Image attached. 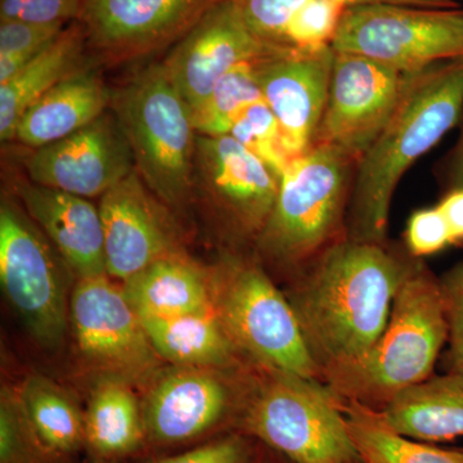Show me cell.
<instances>
[{
	"label": "cell",
	"mask_w": 463,
	"mask_h": 463,
	"mask_svg": "<svg viewBox=\"0 0 463 463\" xmlns=\"http://www.w3.org/2000/svg\"><path fill=\"white\" fill-rule=\"evenodd\" d=\"M414 259L389 242L345 237L301 269L288 300L322 376L354 364L373 349Z\"/></svg>",
	"instance_id": "cell-1"
},
{
	"label": "cell",
	"mask_w": 463,
	"mask_h": 463,
	"mask_svg": "<svg viewBox=\"0 0 463 463\" xmlns=\"http://www.w3.org/2000/svg\"><path fill=\"white\" fill-rule=\"evenodd\" d=\"M463 114V58L410 72L388 124L356 166L346 237L386 243L390 206L405 172L458 127Z\"/></svg>",
	"instance_id": "cell-2"
},
{
	"label": "cell",
	"mask_w": 463,
	"mask_h": 463,
	"mask_svg": "<svg viewBox=\"0 0 463 463\" xmlns=\"http://www.w3.org/2000/svg\"><path fill=\"white\" fill-rule=\"evenodd\" d=\"M447 340L440 283L422 259H414L373 349L323 380L337 397L379 411L402 390L431 376Z\"/></svg>",
	"instance_id": "cell-3"
},
{
	"label": "cell",
	"mask_w": 463,
	"mask_h": 463,
	"mask_svg": "<svg viewBox=\"0 0 463 463\" xmlns=\"http://www.w3.org/2000/svg\"><path fill=\"white\" fill-rule=\"evenodd\" d=\"M359 161L316 146L289 163L255 251L261 260L303 269L346 237V214Z\"/></svg>",
	"instance_id": "cell-4"
},
{
	"label": "cell",
	"mask_w": 463,
	"mask_h": 463,
	"mask_svg": "<svg viewBox=\"0 0 463 463\" xmlns=\"http://www.w3.org/2000/svg\"><path fill=\"white\" fill-rule=\"evenodd\" d=\"M111 109L132 148L136 170L152 194L169 209L192 203L199 133L163 62L143 67L112 88Z\"/></svg>",
	"instance_id": "cell-5"
},
{
	"label": "cell",
	"mask_w": 463,
	"mask_h": 463,
	"mask_svg": "<svg viewBox=\"0 0 463 463\" xmlns=\"http://www.w3.org/2000/svg\"><path fill=\"white\" fill-rule=\"evenodd\" d=\"M212 286L215 313L234 346L270 371L323 380L294 307L260 264L228 255Z\"/></svg>",
	"instance_id": "cell-6"
},
{
	"label": "cell",
	"mask_w": 463,
	"mask_h": 463,
	"mask_svg": "<svg viewBox=\"0 0 463 463\" xmlns=\"http://www.w3.org/2000/svg\"><path fill=\"white\" fill-rule=\"evenodd\" d=\"M272 373L243 408L239 431L292 463H362L341 398L319 380Z\"/></svg>",
	"instance_id": "cell-7"
},
{
	"label": "cell",
	"mask_w": 463,
	"mask_h": 463,
	"mask_svg": "<svg viewBox=\"0 0 463 463\" xmlns=\"http://www.w3.org/2000/svg\"><path fill=\"white\" fill-rule=\"evenodd\" d=\"M332 48L414 72L463 58V9L353 5L344 12Z\"/></svg>",
	"instance_id": "cell-8"
},
{
	"label": "cell",
	"mask_w": 463,
	"mask_h": 463,
	"mask_svg": "<svg viewBox=\"0 0 463 463\" xmlns=\"http://www.w3.org/2000/svg\"><path fill=\"white\" fill-rule=\"evenodd\" d=\"M63 267L65 260L18 200L3 196L0 282L9 304L43 346H57L65 336Z\"/></svg>",
	"instance_id": "cell-9"
},
{
	"label": "cell",
	"mask_w": 463,
	"mask_h": 463,
	"mask_svg": "<svg viewBox=\"0 0 463 463\" xmlns=\"http://www.w3.org/2000/svg\"><path fill=\"white\" fill-rule=\"evenodd\" d=\"M279 176L231 136L197 137L194 197L234 245H252L272 214Z\"/></svg>",
	"instance_id": "cell-10"
},
{
	"label": "cell",
	"mask_w": 463,
	"mask_h": 463,
	"mask_svg": "<svg viewBox=\"0 0 463 463\" xmlns=\"http://www.w3.org/2000/svg\"><path fill=\"white\" fill-rule=\"evenodd\" d=\"M224 0H87L80 24L94 62L108 67L170 50Z\"/></svg>",
	"instance_id": "cell-11"
},
{
	"label": "cell",
	"mask_w": 463,
	"mask_h": 463,
	"mask_svg": "<svg viewBox=\"0 0 463 463\" xmlns=\"http://www.w3.org/2000/svg\"><path fill=\"white\" fill-rule=\"evenodd\" d=\"M69 310L76 343L91 365L127 383L155 370L160 356L142 319L108 274L79 279Z\"/></svg>",
	"instance_id": "cell-12"
},
{
	"label": "cell",
	"mask_w": 463,
	"mask_h": 463,
	"mask_svg": "<svg viewBox=\"0 0 463 463\" xmlns=\"http://www.w3.org/2000/svg\"><path fill=\"white\" fill-rule=\"evenodd\" d=\"M410 72L371 58L335 52L327 103L316 146H327L361 160L388 124Z\"/></svg>",
	"instance_id": "cell-13"
},
{
	"label": "cell",
	"mask_w": 463,
	"mask_h": 463,
	"mask_svg": "<svg viewBox=\"0 0 463 463\" xmlns=\"http://www.w3.org/2000/svg\"><path fill=\"white\" fill-rule=\"evenodd\" d=\"M21 164L30 182L90 200L100 199L136 170L132 148L111 109L61 141L27 149Z\"/></svg>",
	"instance_id": "cell-14"
},
{
	"label": "cell",
	"mask_w": 463,
	"mask_h": 463,
	"mask_svg": "<svg viewBox=\"0 0 463 463\" xmlns=\"http://www.w3.org/2000/svg\"><path fill=\"white\" fill-rule=\"evenodd\" d=\"M281 53L286 52L273 50L250 32L232 0H224L170 48L161 62L194 115L233 67Z\"/></svg>",
	"instance_id": "cell-15"
},
{
	"label": "cell",
	"mask_w": 463,
	"mask_h": 463,
	"mask_svg": "<svg viewBox=\"0 0 463 463\" xmlns=\"http://www.w3.org/2000/svg\"><path fill=\"white\" fill-rule=\"evenodd\" d=\"M109 279L127 281L158 259L182 252L165 203L137 170L99 199Z\"/></svg>",
	"instance_id": "cell-16"
},
{
	"label": "cell",
	"mask_w": 463,
	"mask_h": 463,
	"mask_svg": "<svg viewBox=\"0 0 463 463\" xmlns=\"http://www.w3.org/2000/svg\"><path fill=\"white\" fill-rule=\"evenodd\" d=\"M335 51H294L257 63L261 94L272 109L292 157L313 148L330 90Z\"/></svg>",
	"instance_id": "cell-17"
},
{
	"label": "cell",
	"mask_w": 463,
	"mask_h": 463,
	"mask_svg": "<svg viewBox=\"0 0 463 463\" xmlns=\"http://www.w3.org/2000/svg\"><path fill=\"white\" fill-rule=\"evenodd\" d=\"M227 386L199 368L166 374L142 405L146 441L172 447L197 440L224 422L230 412Z\"/></svg>",
	"instance_id": "cell-18"
},
{
	"label": "cell",
	"mask_w": 463,
	"mask_h": 463,
	"mask_svg": "<svg viewBox=\"0 0 463 463\" xmlns=\"http://www.w3.org/2000/svg\"><path fill=\"white\" fill-rule=\"evenodd\" d=\"M14 188L18 203L79 279L108 274L99 206L85 197L43 187L27 178L18 179Z\"/></svg>",
	"instance_id": "cell-19"
},
{
	"label": "cell",
	"mask_w": 463,
	"mask_h": 463,
	"mask_svg": "<svg viewBox=\"0 0 463 463\" xmlns=\"http://www.w3.org/2000/svg\"><path fill=\"white\" fill-rule=\"evenodd\" d=\"M103 69L90 66L61 81L21 116L14 141L36 149L83 129L111 109Z\"/></svg>",
	"instance_id": "cell-20"
},
{
	"label": "cell",
	"mask_w": 463,
	"mask_h": 463,
	"mask_svg": "<svg viewBox=\"0 0 463 463\" xmlns=\"http://www.w3.org/2000/svg\"><path fill=\"white\" fill-rule=\"evenodd\" d=\"M90 66L99 65L90 56L83 25L75 21L14 78L0 84V141L14 142L18 121L33 103Z\"/></svg>",
	"instance_id": "cell-21"
},
{
	"label": "cell",
	"mask_w": 463,
	"mask_h": 463,
	"mask_svg": "<svg viewBox=\"0 0 463 463\" xmlns=\"http://www.w3.org/2000/svg\"><path fill=\"white\" fill-rule=\"evenodd\" d=\"M377 412L392 431L416 440L463 438V376H430L399 392Z\"/></svg>",
	"instance_id": "cell-22"
},
{
	"label": "cell",
	"mask_w": 463,
	"mask_h": 463,
	"mask_svg": "<svg viewBox=\"0 0 463 463\" xmlns=\"http://www.w3.org/2000/svg\"><path fill=\"white\" fill-rule=\"evenodd\" d=\"M141 319L173 318L214 309L212 279L182 252L158 259L123 282Z\"/></svg>",
	"instance_id": "cell-23"
},
{
	"label": "cell",
	"mask_w": 463,
	"mask_h": 463,
	"mask_svg": "<svg viewBox=\"0 0 463 463\" xmlns=\"http://www.w3.org/2000/svg\"><path fill=\"white\" fill-rule=\"evenodd\" d=\"M85 432L94 457L108 463L146 443L142 407L127 381L111 377L97 386L85 413Z\"/></svg>",
	"instance_id": "cell-24"
},
{
	"label": "cell",
	"mask_w": 463,
	"mask_h": 463,
	"mask_svg": "<svg viewBox=\"0 0 463 463\" xmlns=\"http://www.w3.org/2000/svg\"><path fill=\"white\" fill-rule=\"evenodd\" d=\"M158 356L182 367H219L230 364L234 344L215 309L173 318L142 319Z\"/></svg>",
	"instance_id": "cell-25"
},
{
	"label": "cell",
	"mask_w": 463,
	"mask_h": 463,
	"mask_svg": "<svg viewBox=\"0 0 463 463\" xmlns=\"http://www.w3.org/2000/svg\"><path fill=\"white\" fill-rule=\"evenodd\" d=\"M344 416L362 463H463L461 449H443L388 428L373 408L341 399Z\"/></svg>",
	"instance_id": "cell-26"
},
{
	"label": "cell",
	"mask_w": 463,
	"mask_h": 463,
	"mask_svg": "<svg viewBox=\"0 0 463 463\" xmlns=\"http://www.w3.org/2000/svg\"><path fill=\"white\" fill-rule=\"evenodd\" d=\"M17 395L36 437L53 455L67 459L87 446L85 414L56 383L32 376Z\"/></svg>",
	"instance_id": "cell-27"
},
{
	"label": "cell",
	"mask_w": 463,
	"mask_h": 463,
	"mask_svg": "<svg viewBox=\"0 0 463 463\" xmlns=\"http://www.w3.org/2000/svg\"><path fill=\"white\" fill-rule=\"evenodd\" d=\"M258 62L240 63L215 84L203 105L194 114L201 136H227L241 109L263 99L257 75Z\"/></svg>",
	"instance_id": "cell-28"
},
{
	"label": "cell",
	"mask_w": 463,
	"mask_h": 463,
	"mask_svg": "<svg viewBox=\"0 0 463 463\" xmlns=\"http://www.w3.org/2000/svg\"><path fill=\"white\" fill-rule=\"evenodd\" d=\"M227 136L264 161L279 179L294 160L286 148L281 127L264 99L241 109Z\"/></svg>",
	"instance_id": "cell-29"
},
{
	"label": "cell",
	"mask_w": 463,
	"mask_h": 463,
	"mask_svg": "<svg viewBox=\"0 0 463 463\" xmlns=\"http://www.w3.org/2000/svg\"><path fill=\"white\" fill-rule=\"evenodd\" d=\"M0 463H66L50 452L33 430L18 395L3 390L0 402Z\"/></svg>",
	"instance_id": "cell-30"
},
{
	"label": "cell",
	"mask_w": 463,
	"mask_h": 463,
	"mask_svg": "<svg viewBox=\"0 0 463 463\" xmlns=\"http://www.w3.org/2000/svg\"><path fill=\"white\" fill-rule=\"evenodd\" d=\"M309 0H232L241 20L265 44L285 50L289 25Z\"/></svg>",
	"instance_id": "cell-31"
},
{
	"label": "cell",
	"mask_w": 463,
	"mask_h": 463,
	"mask_svg": "<svg viewBox=\"0 0 463 463\" xmlns=\"http://www.w3.org/2000/svg\"><path fill=\"white\" fill-rule=\"evenodd\" d=\"M448 327V373L463 376V261L439 279Z\"/></svg>",
	"instance_id": "cell-32"
},
{
	"label": "cell",
	"mask_w": 463,
	"mask_h": 463,
	"mask_svg": "<svg viewBox=\"0 0 463 463\" xmlns=\"http://www.w3.org/2000/svg\"><path fill=\"white\" fill-rule=\"evenodd\" d=\"M87 0H0V21L70 25L81 18Z\"/></svg>",
	"instance_id": "cell-33"
},
{
	"label": "cell",
	"mask_w": 463,
	"mask_h": 463,
	"mask_svg": "<svg viewBox=\"0 0 463 463\" xmlns=\"http://www.w3.org/2000/svg\"><path fill=\"white\" fill-rule=\"evenodd\" d=\"M404 240L405 250L417 259L430 257L452 246L446 221L437 206L416 210L410 216Z\"/></svg>",
	"instance_id": "cell-34"
},
{
	"label": "cell",
	"mask_w": 463,
	"mask_h": 463,
	"mask_svg": "<svg viewBox=\"0 0 463 463\" xmlns=\"http://www.w3.org/2000/svg\"><path fill=\"white\" fill-rule=\"evenodd\" d=\"M248 438L242 432H234L192 448L187 452L156 457L143 463H250L255 448L250 444Z\"/></svg>",
	"instance_id": "cell-35"
},
{
	"label": "cell",
	"mask_w": 463,
	"mask_h": 463,
	"mask_svg": "<svg viewBox=\"0 0 463 463\" xmlns=\"http://www.w3.org/2000/svg\"><path fill=\"white\" fill-rule=\"evenodd\" d=\"M67 26L63 24L0 21V54L43 51L56 41Z\"/></svg>",
	"instance_id": "cell-36"
},
{
	"label": "cell",
	"mask_w": 463,
	"mask_h": 463,
	"mask_svg": "<svg viewBox=\"0 0 463 463\" xmlns=\"http://www.w3.org/2000/svg\"><path fill=\"white\" fill-rule=\"evenodd\" d=\"M457 128L459 133L455 146L447 152L446 156L438 161L435 167V175L444 191L463 188V114Z\"/></svg>",
	"instance_id": "cell-37"
},
{
	"label": "cell",
	"mask_w": 463,
	"mask_h": 463,
	"mask_svg": "<svg viewBox=\"0 0 463 463\" xmlns=\"http://www.w3.org/2000/svg\"><path fill=\"white\" fill-rule=\"evenodd\" d=\"M437 207L449 231L450 245L463 248V188L444 192Z\"/></svg>",
	"instance_id": "cell-38"
},
{
	"label": "cell",
	"mask_w": 463,
	"mask_h": 463,
	"mask_svg": "<svg viewBox=\"0 0 463 463\" xmlns=\"http://www.w3.org/2000/svg\"><path fill=\"white\" fill-rule=\"evenodd\" d=\"M347 7L353 5H407V7L420 8H458L456 0H345Z\"/></svg>",
	"instance_id": "cell-39"
},
{
	"label": "cell",
	"mask_w": 463,
	"mask_h": 463,
	"mask_svg": "<svg viewBox=\"0 0 463 463\" xmlns=\"http://www.w3.org/2000/svg\"><path fill=\"white\" fill-rule=\"evenodd\" d=\"M250 463H292L288 458L261 444V449H255Z\"/></svg>",
	"instance_id": "cell-40"
}]
</instances>
